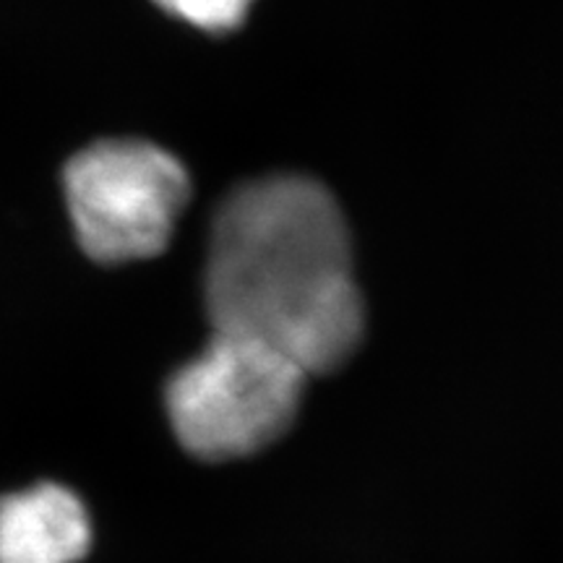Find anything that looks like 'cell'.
<instances>
[{
  "label": "cell",
  "mask_w": 563,
  "mask_h": 563,
  "mask_svg": "<svg viewBox=\"0 0 563 563\" xmlns=\"http://www.w3.org/2000/svg\"><path fill=\"white\" fill-rule=\"evenodd\" d=\"M63 194L91 262L129 264L167 249L191 199V175L152 141L102 139L66 162Z\"/></svg>",
  "instance_id": "cell-3"
},
{
  "label": "cell",
  "mask_w": 563,
  "mask_h": 563,
  "mask_svg": "<svg viewBox=\"0 0 563 563\" xmlns=\"http://www.w3.org/2000/svg\"><path fill=\"white\" fill-rule=\"evenodd\" d=\"M87 506L58 483L0 498V563H79L89 553Z\"/></svg>",
  "instance_id": "cell-4"
},
{
  "label": "cell",
  "mask_w": 563,
  "mask_h": 563,
  "mask_svg": "<svg viewBox=\"0 0 563 563\" xmlns=\"http://www.w3.org/2000/svg\"><path fill=\"white\" fill-rule=\"evenodd\" d=\"M162 11L209 34H228L245 24L253 0H154Z\"/></svg>",
  "instance_id": "cell-5"
},
{
  "label": "cell",
  "mask_w": 563,
  "mask_h": 563,
  "mask_svg": "<svg viewBox=\"0 0 563 563\" xmlns=\"http://www.w3.org/2000/svg\"><path fill=\"white\" fill-rule=\"evenodd\" d=\"M203 300L214 334L262 342L306 376L342 368L363 342L365 302L334 194L308 175L232 188L211 217Z\"/></svg>",
  "instance_id": "cell-1"
},
{
  "label": "cell",
  "mask_w": 563,
  "mask_h": 563,
  "mask_svg": "<svg viewBox=\"0 0 563 563\" xmlns=\"http://www.w3.org/2000/svg\"><path fill=\"white\" fill-rule=\"evenodd\" d=\"M306 382L298 365L266 344L211 332L207 347L167 382V418L196 460H245L290 431Z\"/></svg>",
  "instance_id": "cell-2"
}]
</instances>
